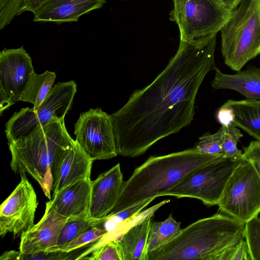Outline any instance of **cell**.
I'll use <instances>...</instances> for the list:
<instances>
[{
  "label": "cell",
  "instance_id": "cell-1",
  "mask_svg": "<svg viewBox=\"0 0 260 260\" xmlns=\"http://www.w3.org/2000/svg\"><path fill=\"white\" fill-rule=\"evenodd\" d=\"M216 34L196 43L180 41L164 70L133 92L111 116L117 154L136 157L190 124L198 90L214 61Z\"/></svg>",
  "mask_w": 260,
  "mask_h": 260
},
{
  "label": "cell",
  "instance_id": "cell-2",
  "mask_svg": "<svg viewBox=\"0 0 260 260\" xmlns=\"http://www.w3.org/2000/svg\"><path fill=\"white\" fill-rule=\"evenodd\" d=\"M223 156L194 148L161 156H151L124 181L118 200L109 214L146 199L160 197L190 174Z\"/></svg>",
  "mask_w": 260,
  "mask_h": 260
},
{
  "label": "cell",
  "instance_id": "cell-3",
  "mask_svg": "<svg viewBox=\"0 0 260 260\" xmlns=\"http://www.w3.org/2000/svg\"><path fill=\"white\" fill-rule=\"evenodd\" d=\"M245 222L222 212L181 229L170 242L148 253V260H219L228 248L244 238Z\"/></svg>",
  "mask_w": 260,
  "mask_h": 260
},
{
  "label": "cell",
  "instance_id": "cell-4",
  "mask_svg": "<svg viewBox=\"0 0 260 260\" xmlns=\"http://www.w3.org/2000/svg\"><path fill=\"white\" fill-rule=\"evenodd\" d=\"M64 120L48 124L24 138L8 143L10 167L16 174L27 173L51 199L57 170L68 150L74 145Z\"/></svg>",
  "mask_w": 260,
  "mask_h": 260
},
{
  "label": "cell",
  "instance_id": "cell-5",
  "mask_svg": "<svg viewBox=\"0 0 260 260\" xmlns=\"http://www.w3.org/2000/svg\"><path fill=\"white\" fill-rule=\"evenodd\" d=\"M220 31L224 63L238 72L260 54L258 0H241Z\"/></svg>",
  "mask_w": 260,
  "mask_h": 260
},
{
  "label": "cell",
  "instance_id": "cell-6",
  "mask_svg": "<svg viewBox=\"0 0 260 260\" xmlns=\"http://www.w3.org/2000/svg\"><path fill=\"white\" fill-rule=\"evenodd\" d=\"M77 91L74 81L58 82L36 110L22 108L6 123L8 143L27 137L51 123L64 120Z\"/></svg>",
  "mask_w": 260,
  "mask_h": 260
},
{
  "label": "cell",
  "instance_id": "cell-7",
  "mask_svg": "<svg viewBox=\"0 0 260 260\" xmlns=\"http://www.w3.org/2000/svg\"><path fill=\"white\" fill-rule=\"evenodd\" d=\"M170 19L180 31V41L196 43L217 34L231 11L219 0H173Z\"/></svg>",
  "mask_w": 260,
  "mask_h": 260
},
{
  "label": "cell",
  "instance_id": "cell-8",
  "mask_svg": "<svg viewBox=\"0 0 260 260\" xmlns=\"http://www.w3.org/2000/svg\"><path fill=\"white\" fill-rule=\"evenodd\" d=\"M243 159L222 156L193 172L160 197L192 198L207 206L217 205L228 180Z\"/></svg>",
  "mask_w": 260,
  "mask_h": 260
},
{
  "label": "cell",
  "instance_id": "cell-9",
  "mask_svg": "<svg viewBox=\"0 0 260 260\" xmlns=\"http://www.w3.org/2000/svg\"><path fill=\"white\" fill-rule=\"evenodd\" d=\"M224 214L246 222L260 213V178L252 164L243 159L225 186L217 204Z\"/></svg>",
  "mask_w": 260,
  "mask_h": 260
},
{
  "label": "cell",
  "instance_id": "cell-10",
  "mask_svg": "<svg viewBox=\"0 0 260 260\" xmlns=\"http://www.w3.org/2000/svg\"><path fill=\"white\" fill-rule=\"evenodd\" d=\"M74 127L75 141L94 160L118 155L111 116L101 108L81 113Z\"/></svg>",
  "mask_w": 260,
  "mask_h": 260
},
{
  "label": "cell",
  "instance_id": "cell-11",
  "mask_svg": "<svg viewBox=\"0 0 260 260\" xmlns=\"http://www.w3.org/2000/svg\"><path fill=\"white\" fill-rule=\"evenodd\" d=\"M38 205L33 186L25 174H21L20 182L1 205V236L12 233L16 237L29 230L34 225Z\"/></svg>",
  "mask_w": 260,
  "mask_h": 260
},
{
  "label": "cell",
  "instance_id": "cell-12",
  "mask_svg": "<svg viewBox=\"0 0 260 260\" xmlns=\"http://www.w3.org/2000/svg\"><path fill=\"white\" fill-rule=\"evenodd\" d=\"M32 62L23 46L4 49L0 53V112L19 101L34 72Z\"/></svg>",
  "mask_w": 260,
  "mask_h": 260
},
{
  "label": "cell",
  "instance_id": "cell-13",
  "mask_svg": "<svg viewBox=\"0 0 260 260\" xmlns=\"http://www.w3.org/2000/svg\"><path fill=\"white\" fill-rule=\"evenodd\" d=\"M67 219L56 212L51 200L47 202L41 220L20 236L19 251L22 254H30L47 252L55 247Z\"/></svg>",
  "mask_w": 260,
  "mask_h": 260
},
{
  "label": "cell",
  "instance_id": "cell-14",
  "mask_svg": "<svg viewBox=\"0 0 260 260\" xmlns=\"http://www.w3.org/2000/svg\"><path fill=\"white\" fill-rule=\"evenodd\" d=\"M124 181L118 163L91 182V199L88 216L102 219L115 207Z\"/></svg>",
  "mask_w": 260,
  "mask_h": 260
},
{
  "label": "cell",
  "instance_id": "cell-15",
  "mask_svg": "<svg viewBox=\"0 0 260 260\" xmlns=\"http://www.w3.org/2000/svg\"><path fill=\"white\" fill-rule=\"evenodd\" d=\"M106 0H49L35 14L34 22H77L84 14L101 8Z\"/></svg>",
  "mask_w": 260,
  "mask_h": 260
},
{
  "label": "cell",
  "instance_id": "cell-16",
  "mask_svg": "<svg viewBox=\"0 0 260 260\" xmlns=\"http://www.w3.org/2000/svg\"><path fill=\"white\" fill-rule=\"evenodd\" d=\"M91 182L90 178L80 180L53 194L51 203L54 209L68 218L88 216Z\"/></svg>",
  "mask_w": 260,
  "mask_h": 260
},
{
  "label": "cell",
  "instance_id": "cell-17",
  "mask_svg": "<svg viewBox=\"0 0 260 260\" xmlns=\"http://www.w3.org/2000/svg\"><path fill=\"white\" fill-rule=\"evenodd\" d=\"M169 202L164 200L153 206L147 214L117 239L122 260H148L147 244L151 218L156 210Z\"/></svg>",
  "mask_w": 260,
  "mask_h": 260
},
{
  "label": "cell",
  "instance_id": "cell-18",
  "mask_svg": "<svg viewBox=\"0 0 260 260\" xmlns=\"http://www.w3.org/2000/svg\"><path fill=\"white\" fill-rule=\"evenodd\" d=\"M93 161L75 141L57 170L52 187L53 194L78 180L90 179Z\"/></svg>",
  "mask_w": 260,
  "mask_h": 260
},
{
  "label": "cell",
  "instance_id": "cell-19",
  "mask_svg": "<svg viewBox=\"0 0 260 260\" xmlns=\"http://www.w3.org/2000/svg\"><path fill=\"white\" fill-rule=\"evenodd\" d=\"M211 86L215 89H230L247 100L260 99V68H251L234 74H226L217 68Z\"/></svg>",
  "mask_w": 260,
  "mask_h": 260
},
{
  "label": "cell",
  "instance_id": "cell-20",
  "mask_svg": "<svg viewBox=\"0 0 260 260\" xmlns=\"http://www.w3.org/2000/svg\"><path fill=\"white\" fill-rule=\"evenodd\" d=\"M233 114V123L236 126L260 141V100H228L224 104Z\"/></svg>",
  "mask_w": 260,
  "mask_h": 260
},
{
  "label": "cell",
  "instance_id": "cell-21",
  "mask_svg": "<svg viewBox=\"0 0 260 260\" xmlns=\"http://www.w3.org/2000/svg\"><path fill=\"white\" fill-rule=\"evenodd\" d=\"M55 78L53 72L46 71L42 74L33 72L19 101L30 103L34 106L32 108L37 109L50 92Z\"/></svg>",
  "mask_w": 260,
  "mask_h": 260
},
{
  "label": "cell",
  "instance_id": "cell-22",
  "mask_svg": "<svg viewBox=\"0 0 260 260\" xmlns=\"http://www.w3.org/2000/svg\"><path fill=\"white\" fill-rule=\"evenodd\" d=\"M181 223L170 214L162 221L151 222L148 238V253L172 241L180 233Z\"/></svg>",
  "mask_w": 260,
  "mask_h": 260
},
{
  "label": "cell",
  "instance_id": "cell-23",
  "mask_svg": "<svg viewBox=\"0 0 260 260\" xmlns=\"http://www.w3.org/2000/svg\"><path fill=\"white\" fill-rule=\"evenodd\" d=\"M102 222V219L88 216L68 218L61 230L56 245L47 252L57 251L86 231L94 228H101Z\"/></svg>",
  "mask_w": 260,
  "mask_h": 260
},
{
  "label": "cell",
  "instance_id": "cell-24",
  "mask_svg": "<svg viewBox=\"0 0 260 260\" xmlns=\"http://www.w3.org/2000/svg\"><path fill=\"white\" fill-rule=\"evenodd\" d=\"M155 199V198H151L146 199L115 214H109L105 218H102L101 228L108 232L107 235L111 233L119 225L137 216Z\"/></svg>",
  "mask_w": 260,
  "mask_h": 260
},
{
  "label": "cell",
  "instance_id": "cell-25",
  "mask_svg": "<svg viewBox=\"0 0 260 260\" xmlns=\"http://www.w3.org/2000/svg\"><path fill=\"white\" fill-rule=\"evenodd\" d=\"M224 128L222 154L224 157L231 158H243V153L237 148V144L243 134L233 123L222 126Z\"/></svg>",
  "mask_w": 260,
  "mask_h": 260
},
{
  "label": "cell",
  "instance_id": "cell-26",
  "mask_svg": "<svg viewBox=\"0 0 260 260\" xmlns=\"http://www.w3.org/2000/svg\"><path fill=\"white\" fill-rule=\"evenodd\" d=\"M244 238L251 260H260V219L258 216L245 223Z\"/></svg>",
  "mask_w": 260,
  "mask_h": 260
},
{
  "label": "cell",
  "instance_id": "cell-27",
  "mask_svg": "<svg viewBox=\"0 0 260 260\" xmlns=\"http://www.w3.org/2000/svg\"><path fill=\"white\" fill-rule=\"evenodd\" d=\"M107 234L108 232L103 228H92L61 246L57 251L69 252L78 249L87 244L100 241Z\"/></svg>",
  "mask_w": 260,
  "mask_h": 260
},
{
  "label": "cell",
  "instance_id": "cell-28",
  "mask_svg": "<svg viewBox=\"0 0 260 260\" xmlns=\"http://www.w3.org/2000/svg\"><path fill=\"white\" fill-rule=\"evenodd\" d=\"M224 128L222 126L219 130L213 134L205 135L199 138L195 149L209 154H222Z\"/></svg>",
  "mask_w": 260,
  "mask_h": 260
},
{
  "label": "cell",
  "instance_id": "cell-29",
  "mask_svg": "<svg viewBox=\"0 0 260 260\" xmlns=\"http://www.w3.org/2000/svg\"><path fill=\"white\" fill-rule=\"evenodd\" d=\"M91 255L85 259L91 260H122L118 240H110L92 249Z\"/></svg>",
  "mask_w": 260,
  "mask_h": 260
},
{
  "label": "cell",
  "instance_id": "cell-30",
  "mask_svg": "<svg viewBox=\"0 0 260 260\" xmlns=\"http://www.w3.org/2000/svg\"><path fill=\"white\" fill-rule=\"evenodd\" d=\"M219 260H251L246 240L243 239L226 248L222 253Z\"/></svg>",
  "mask_w": 260,
  "mask_h": 260
},
{
  "label": "cell",
  "instance_id": "cell-31",
  "mask_svg": "<svg viewBox=\"0 0 260 260\" xmlns=\"http://www.w3.org/2000/svg\"><path fill=\"white\" fill-rule=\"evenodd\" d=\"M243 150L242 157L252 164L260 178V141H251Z\"/></svg>",
  "mask_w": 260,
  "mask_h": 260
},
{
  "label": "cell",
  "instance_id": "cell-32",
  "mask_svg": "<svg viewBox=\"0 0 260 260\" xmlns=\"http://www.w3.org/2000/svg\"><path fill=\"white\" fill-rule=\"evenodd\" d=\"M49 0H23L18 16L28 11L35 14Z\"/></svg>",
  "mask_w": 260,
  "mask_h": 260
},
{
  "label": "cell",
  "instance_id": "cell-33",
  "mask_svg": "<svg viewBox=\"0 0 260 260\" xmlns=\"http://www.w3.org/2000/svg\"><path fill=\"white\" fill-rule=\"evenodd\" d=\"M217 118L222 126H226L232 123L233 114L232 109L223 104L217 112Z\"/></svg>",
  "mask_w": 260,
  "mask_h": 260
},
{
  "label": "cell",
  "instance_id": "cell-34",
  "mask_svg": "<svg viewBox=\"0 0 260 260\" xmlns=\"http://www.w3.org/2000/svg\"><path fill=\"white\" fill-rule=\"evenodd\" d=\"M20 251L11 250L4 252L1 257V260H20Z\"/></svg>",
  "mask_w": 260,
  "mask_h": 260
},
{
  "label": "cell",
  "instance_id": "cell-35",
  "mask_svg": "<svg viewBox=\"0 0 260 260\" xmlns=\"http://www.w3.org/2000/svg\"><path fill=\"white\" fill-rule=\"evenodd\" d=\"M226 8L233 10L239 4L241 0H219Z\"/></svg>",
  "mask_w": 260,
  "mask_h": 260
},
{
  "label": "cell",
  "instance_id": "cell-36",
  "mask_svg": "<svg viewBox=\"0 0 260 260\" xmlns=\"http://www.w3.org/2000/svg\"><path fill=\"white\" fill-rule=\"evenodd\" d=\"M258 2L259 9V12H260V0H258Z\"/></svg>",
  "mask_w": 260,
  "mask_h": 260
},
{
  "label": "cell",
  "instance_id": "cell-37",
  "mask_svg": "<svg viewBox=\"0 0 260 260\" xmlns=\"http://www.w3.org/2000/svg\"><path fill=\"white\" fill-rule=\"evenodd\" d=\"M259 219H260V218H259Z\"/></svg>",
  "mask_w": 260,
  "mask_h": 260
}]
</instances>
